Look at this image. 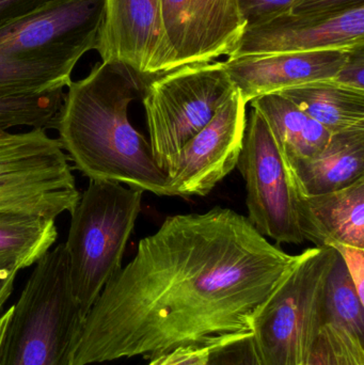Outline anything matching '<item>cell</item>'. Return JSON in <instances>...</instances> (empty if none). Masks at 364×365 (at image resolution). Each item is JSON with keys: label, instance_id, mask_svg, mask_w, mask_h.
<instances>
[{"label": "cell", "instance_id": "14", "mask_svg": "<svg viewBox=\"0 0 364 365\" xmlns=\"http://www.w3.org/2000/svg\"><path fill=\"white\" fill-rule=\"evenodd\" d=\"M353 49L248 56L226 60L224 64L244 100L249 104L254 98L267 94L314 81H331Z\"/></svg>", "mask_w": 364, "mask_h": 365}, {"label": "cell", "instance_id": "12", "mask_svg": "<svg viewBox=\"0 0 364 365\" xmlns=\"http://www.w3.org/2000/svg\"><path fill=\"white\" fill-rule=\"evenodd\" d=\"M364 44V4L335 14L284 13L247 27L228 59L274 53L353 49Z\"/></svg>", "mask_w": 364, "mask_h": 365}, {"label": "cell", "instance_id": "7", "mask_svg": "<svg viewBox=\"0 0 364 365\" xmlns=\"http://www.w3.org/2000/svg\"><path fill=\"white\" fill-rule=\"evenodd\" d=\"M234 88L224 61L181 66L143 88L147 141L168 179L184 145L211 121Z\"/></svg>", "mask_w": 364, "mask_h": 365}, {"label": "cell", "instance_id": "17", "mask_svg": "<svg viewBox=\"0 0 364 365\" xmlns=\"http://www.w3.org/2000/svg\"><path fill=\"white\" fill-rule=\"evenodd\" d=\"M250 105L269 126L286 168L320 152L331 138L328 130L280 94L260 96Z\"/></svg>", "mask_w": 364, "mask_h": 365}, {"label": "cell", "instance_id": "3", "mask_svg": "<svg viewBox=\"0 0 364 365\" xmlns=\"http://www.w3.org/2000/svg\"><path fill=\"white\" fill-rule=\"evenodd\" d=\"M104 0H53L0 26V98L64 90L95 48Z\"/></svg>", "mask_w": 364, "mask_h": 365}, {"label": "cell", "instance_id": "25", "mask_svg": "<svg viewBox=\"0 0 364 365\" xmlns=\"http://www.w3.org/2000/svg\"><path fill=\"white\" fill-rule=\"evenodd\" d=\"M339 85L364 91V44L353 49L335 78Z\"/></svg>", "mask_w": 364, "mask_h": 365}, {"label": "cell", "instance_id": "26", "mask_svg": "<svg viewBox=\"0 0 364 365\" xmlns=\"http://www.w3.org/2000/svg\"><path fill=\"white\" fill-rule=\"evenodd\" d=\"M364 0H297L290 13L301 15H326L363 6Z\"/></svg>", "mask_w": 364, "mask_h": 365}, {"label": "cell", "instance_id": "18", "mask_svg": "<svg viewBox=\"0 0 364 365\" xmlns=\"http://www.w3.org/2000/svg\"><path fill=\"white\" fill-rule=\"evenodd\" d=\"M331 135L364 128V91L333 81H314L278 92Z\"/></svg>", "mask_w": 364, "mask_h": 365}, {"label": "cell", "instance_id": "10", "mask_svg": "<svg viewBox=\"0 0 364 365\" xmlns=\"http://www.w3.org/2000/svg\"><path fill=\"white\" fill-rule=\"evenodd\" d=\"M94 51L102 62L128 68L142 90L160 75L177 70L162 0H104Z\"/></svg>", "mask_w": 364, "mask_h": 365}, {"label": "cell", "instance_id": "16", "mask_svg": "<svg viewBox=\"0 0 364 365\" xmlns=\"http://www.w3.org/2000/svg\"><path fill=\"white\" fill-rule=\"evenodd\" d=\"M288 184L303 195L345 188L364 178V128L333 134L313 156L286 168Z\"/></svg>", "mask_w": 364, "mask_h": 365}, {"label": "cell", "instance_id": "9", "mask_svg": "<svg viewBox=\"0 0 364 365\" xmlns=\"http://www.w3.org/2000/svg\"><path fill=\"white\" fill-rule=\"evenodd\" d=\"M236 167L247 191V218L256 231L277 244L303 245L286 165L269 126L254 109L247 118Z\"/></svg>", "mask_w": 364, "mask_h": 365}, {"label": "cell", "instance_id": "21", "mask_svg": "<svg viewBox=\"0 0 364 365\" xmlns=\"http://www.w3.org/2000/svg\"><path fill=\"white\" fill-rule=\"evenodd\" d=\"M326 298L329 324L364 341V302L339 255L327 281Z\"/></svg>", "mask_w": 364, "mask_h": 365}, {"label": "cell", "instance_id": "30", "mask_svg": "<svg viewBox=\"0 0 364 365\" xmlns=\"http://www.w3.org/2000/svg\"><path fill=\"white\" fill-rule=\"evenodd\" d=\"M11 312H12V307L0 317V341H1L2 334H4V329H6V323H8Z\"/></svg>", "mask_w": 364, "mask_h": 365}, {"label": "cell", "instance_id": "4", "mask_svg": "<svg viewBox=\"0 0 364 365\" xmlns=\"http://www.w3.org/2000/svg\"><path fill=\"white\" fill-rule=\"evenodd\" d=\"M85 315L71 285L66 245L36 262L0 341V365H72Z\"/></svg>", "mask_w": 364, "mask_h": 365}, {"label": "cell", "instance_id": "29", "mask_svg": "<svg viewBox=\"0 0 364 365\" xmlns=\"http://www.w3.org/2000/svg\"><path fill=\"white\" fill-rule=\"evenodd\" d=\"M19 270L12 267H0V310L13 291L15 278Z\"/></svg>", "mask_w": 364, "mask_h": 365}, {"label": "cell", "instance_id": "28", "mask_svg": "<svg viewBox=\"0 0 364 365\" xmlns=\"http://www.w3.org/2000/svg\"><path fill=\"white\" fill-rule=\"evenodd\" d=\"M53 0H0V26L29 14Z\"/></svg>", "mask_w": 364, "mask_h": 365}, {"label": "cell", "instance_id": "6", "mask_svg": "<svg viewBox=\"0 0 364 365\" xmlns=\"http://www.w3.org/2000/svg\"><path fill=\"white\" fill-rule=\"evenodd\" d=\"M142 195L143 191L120 182L90 181L70 212L64 245L73 294L85 317L105 285L122 268Z\"/></svg>", "mask_w": 364, "mask_h": 365}, {"label": "cell", "instance_id": "2", "mask_svg": "<svg viewBox=\"0 0 364 365\" xmlns=\"http://www.w3.org/2000/svg\"><path fill=\"white\" fill-rule=\"evenodd\" d=\"M66 88L53 128L74 168L90 181L168 197V175L128 118L130 104L142 93L136 77L124 66L100 61Z\"/></svg>", "mask_w": 364, "mask_h": 365}, {"label": "cell", "instance_id": "11", "mask_svg": "<svg viewBox=\"0 0 364 365\" xmlns=\"http://www.w3.org/2000/svg\"><path fill=\"white\" fill-rule=\"evenodd\" d=\"M247 105L235 86L211 121L184 145L169 175L168 197H204L236 168L247 126Z\"/></svg>", "mask_w": 364, "mask_h": 365}, {"label": "cell", "instance_id": "15", "mask_svg": "<svg viewBox=\"0 0 364 365\" xmlns=\"http://www.w3.org/2000/svg\"><path fill=\"white\" fill-rule=\"evenodd\" d=\"M290 190L305 240L316 247L345 245L364 249V178L322 195H303L292 186Z\"/></svg>", "mask_w": 364, "mask_h": 365}, {"label": "cell", "instance_id": "19", "mask_svg": "<svg viewBox=\"0 0 364 365\" xmlns=\"http://www.w3.org/2000/svg\"><path fill=\"white\" fill-rule=\"evenodd\" d=\"M57 237L55 219L0 221V267L21 270L36 265Z\"/></svg>", "mask_w": 364, "mask_h": 365}, {"label": "cell", "instance_id": "24", "mask_svg": "<svg viewBox=\"0 0 364 365\" xmlns=\"http://www.w3.org/2000/svg\"><path fill=\"white\" fill-rule=\"evenodd\" d=\"M297 0H239L246 28L290 12Z\"/></svg>", "mask_w": 364, "mask_h": 365}, {"label": "cell", "instance_id": "1", "mask_svg": "<svg viewBox=\"0 0 364 365\" xmlns=\"http://www.w3.org/2000/svg\"><path fill=\"white\" fill-rule=\"evenodd\" d=\"M231 208L167 217L88 312L72 365L252 334L296 261Z\"/></svg>", "mask_w": 364, "mask_h": 365}, {"label": "cell", "instance_id": "20", "mask_svg": "<svg viewBox=\"0 0 364 365\" xmlns=\"http://www.w3.org/2000/svg\"><path fill=\"white\" fill-rule=\"evenodd\" d=\"M251 334L181 346L153 358L147 365H260Z\"/></svg>", "mask_w": 364, "mask_h": 365}, {"label": "cell", "instance_id": "23", "mask_svg": "<svg viewBox=\"0 0 364 365\" xmlns=\"http://www.w3.org/2000/svg\"><path fill=\"white\" fill-rule=\"evenodd\" d=\"M364 341L327 324L307 365H364Z\"/></svg>", "mask_w": 364, "mask_h": 365}, {"label": "cell", "instance_id": "5", "mask_svg": "<svg viewBox=\"0 0 364 365\" xmlns=\"http://www.w3.org/2000/svg\"><path fill=\"white\" fill-rule=\"evenodd\" d=\"M337 257L333 247H314L297 255L254 317L251 339L260 365L308 364L329 324L327 281Z\"/></svg>", "mask_w": 364, "mask_h": 365}, {"label": "cell", "instance_id": "8", "mask_svg": "<svg viewBox=\"0 0 364 365\" xmlns=\"http://www.w3.org/2000/svg\"><path fill=\"white\" fill-rule=\"evenodd\" d=\"M80 195L66 152L46 130H0V221L56 220Z\"/></svg>", "mask_w": 364, "mask_h": 365}, {"label": "cell", "instance_id": "27", "mask_svg": "<svg viewBox=\"0 0 364 365\" xmlns=\"http://www.w3.org/2000/svg\"><path fill=\"white\" fill-rule=\"evenodd\" d=\"M354 282L359 297L364 302V249L345 245H333Z\"/></svg>", "mask_w": 364, "mask_h": 365}, {"label": "cell", "instance_id": "22", "mask_svg": "<svg viewBox=\"0 0 364 365\" xmlns=\"http://www.w3.org/2000/svg\"><path fill=\"white\" fill-rule=\"evenodd\" d=\"M63 96L64 90H59L38 96L0 98V130L53 128Z\"/></svg>", "mask_w": 364, "mask_h": 365}, {"label": "cell", "instance_id": "13", "mask_svg": "<svg viewBox=\"0 0 364 365\" xmlns=\"http://www.w3.org/2000/svg\"><path fill=\"white\" fill-rule=\"evenodd\" d=\"M177 68L231 55L246 29L239 0H162Z\"/></svg>", "mask_w": 364, "mask_h": 365}]
</instances>
